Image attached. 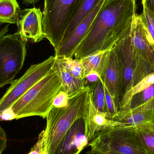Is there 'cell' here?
<instances>
[{
    "instance_id": "3957f363",
    "label": "cell",
    "mask_w": 154,
    "mask_h": 154,
    "mask_svg": "<svg viewBox=\"0 0 154 154\" xmlns=\"http://www.w3.org/2000/svg\"><path fill=\"white\" fill-rule=\"evenodd\" d=\"M89 91V86L88 85L76 95L69 98L66 106L53 107L49 112L44 129L48 154H55L60 143L74 122L84 116Z\"/></svg>"
},
{
    "instance_id": "e575fe53",
    "label": "cell",
    "mask_w": 154,
    "mask_h": 154,
    "mask_svg": "<svg viewBox=\"0 0 154 154\" xmlns=\"http://www.w3.org/2000/svg\"><path fill=\"white\" fill-rule=\"evenodd\" d=\"M85 154H101L99 153L98 152H96V151H94V150H92V149H91V150H90V151H88V152H87Z\"/></svg>"
},
{
    "instance_id": "836d02e7",
    "label": "cell",
    "mask_w": 154,
    "mask_h": 154,
    "mask_svg": "<svg viewBox=\"0 0 154 154\" xmlns=\"http://www.w3.org/2000/svg\"><path fill=\"white\" fill-rule=\"evenodd\" d=\"M23 3L25 5H30L36 4L40 0H22Z\"/></svg>"
},
{
    "instance_id": "8fae6325",
    "label": "cell",
    "mask_w": 154,
    "mask_h": 154,
    "mask_svg": "<svg viewBox=\"0 0 154 154\" xmlns=\"http://www.w3.org/2000/svg\"><path fill=\"white\" fill-rule=\"evenodd\" d=\"M130 36L135 51L154 70V41L140 15L134 16Z\"/></svg>"
},
{
    "instance_id": "e0dca14e",
    "label": "cell",
    "mask_w": 154,
    "mask_h": 154,
    "mask_svg": "<svg viewBox=\"0 0 154 154\" xmlns=\"http://www.w3.org/2000/svg\"><path fill=\"white\" fill-rule=\"evenodd\" d=\"M100 0H76L69 24L66 30L62 42L66 39L78 24L86 18Z\"/></svg>"
},
{
    "instance_id": "f1b7e54d",
    "label": "cell",
    "mask_w": 154,
    "mask_h": 154,
    "mask_svg": "<svg viewBox=\"0 0 154 154\" xmlns=\"http://www.w3.org/2000/svg\"><path fill=\"white\" fill-rule=\"evenodd\" d=\"M69 100V97L67 94L60 89L59 93L54 98L52 106L55 107H64L68 105Z\"/></svg>"
},
{
    "instance_id": "ac0fdd59",
    "label": "cell",
    "mask_w": 154,
    "mask_h": 154,
    "mask_svg": "<svg viewBox=\"0 0 154 154\" xmlns=\"http://www.w3.org/2000/svg\"><path fill=\"white\" fill-rule=\"evenodd\" d=\"M109 51H101L81 59L85 70V76L90 72H95L100 77L106 65Z\"/></svg>"
},
{
    "instance_id": "52a82bcc",
    "label": "cell",
    "mask_w": 154,
    "mask_h": 154,
    "mask_svg": "<svg viewBox=\"0 0 154 154\" xmlns=\"http://www.w3.org/2000/svg\"><path fill=\"white\" fill-rule=\"evenodd\" d=\"M93 140L123 154H152L143 144L135 127L108 128L99 132Z\"/></svg>"
},
{
    "instance_id": "9a60e30c",
    "label": "cell",
    "mask_w": 154,
    "mask_h": 154,
    "mask_svg": "<svg viewBox=\"0 0 154 154\" xmlns=\"http://www.w3.org/2000/svg\"><path fill=\"white\" fill-rule=\"evenodd\" d=\"M100 78L111 97L115 100L119 108L121 75L119 60L114 48L109 51L106 65Z\"/></svg>"
},
{
    "instance_id": "cb8c5ba5",
    "label": "cell",
    "mask_w": 154,
    "mask_h": 154,
    "mask_svg": "<svg viewBox=\"0 0 154 154\" xmlns=\"http://www.w3.org/2000/svg\"><path fill=\"white\" fill-rule=\"evenodd\" d=\"M154 96V84H153L133 96L129 109L143 105L153 97Z\"/></svg>"
},
{
    "instance_id": "2e32d148",
    "label": "cell",
    "mask_w": 154,
    "mask_h": 154,
    "mask_svg": "<svg viewBox=\"0 0 154 154\" xmlns=\"http://www.w3.org/2000/svg\"><path fill=\"white\" fill-rule=\"evenodd\" d=\"M52 69L61 82V90L67 94L69 98L76 95L87 86L85 79H79L69 74L56 59Z\"/></svg>"
},
{
    "instance_id": "7a4b0ae2",
    "label": "cell",
    "mask_w": 154,
    "mask_h": 154,
    "mask_svg": "<svg viewBox=\"0 0 154 154\" xmlns=\"http://www.w3.org/2000/svg\"><path fill=\"white\" fill-rule=\"evenodd\" d=\"M61 84L52 69L49 73L17 100L0 116L1 121H10L38 116L46 118L53 107L54 98Z\"/></svg>"
},
{
    "instance_id": "6da1fadb",
    "label": "cell",
    "mask_w": 154,
    "mask_h": 154,
    "mask_svg": "<svg viewBox=\"0 0 154 154\" xmlns=\"http://www.w3.org/2000/svg\"><path fill=\"white\" fill-rule=\"evenodd\" d=\"M136 0H105L75 53L83 58L114 48L131 33Z\"/></svg>"
},
{
    "instance_id": "5b68a950",
    "label": "cell",
    "mask_w": 154,
    "mask_h": 154,
    "mask_svg": "<svg viewBox=\"0 0 154 154\" xmlns=\"http://www.w3.org/2000/svg\"><path fill=\"white\" fill-rule=\"evenodd\" d=\"M26 43L16 32L0 38V88L12 83L23 67Z\"/></svg>"
},
{
    "instance_id": "9c48e42d",
    "label": "cell",
    "mask_w": 154,
    "mask_h": 154,
    "mask_svg": "<svg viewBox=\"0 0 154 154\" xmlns=\"http://www.w3.org/2000/svg\"><path fill=\"white\" fill-rule=\"evenodd\" d=\"M43 13L39 8L21 10L18 14L16 24L17 33L23 39L34 43L40 42L45 38L42 27Z\"/></svg>"
},
{
    "instance_id": "7c38bea8",
    "label": "cell",
    "mask_w": 154,
    "mask_h": 154,
    "mask_svg": "<svg viewBox=\"0 0 154 154\" xmlns=\"http://www.w3.org/2000/svg\"><path fill=\"white\" fill-rule=\"evenodd\" d=\"M113 120L122 126L143 128L154 131V96L143 105L119 111Z\"/></svg>"
},
{
    "instance_id": "7402d4cb",
    "label": "cell",
    "mask_w": 154,
    "mask_h": 154,
    "mask_svg": "<svg viewBox=\"0 0 154 154\" xmlns=\"http://www.w3.org/2000/svg\"><path fill=\"white\" fill-rule=\"evenodd\" d=\"M55 57L69 74L79 79H85V70L81 60L65 57Z\"/></svg>"
},
{
    "instance_id": "484cf974",
    "label": "cell",
    "mask_w": 154,
    "mask_h": 154,
    "mask_svg": "<svg viewBox=\"0 0 154 154\" xmlns=\"http://www.w3.org/2000/svg\"><path fill=\"white\" fill-rule=\"evenodd\" d=\"M142 21L147 29L154 41V16L144 5H143V11L140 15Z\"/></svg>"
},
{
    "instance_id": "1f68e13d",
    "label": "cell",
    "mask_w": 154,
    "mask_h": 154,
    "mask_svg": "<svg viewBox=\"0 0 154 154\" xmlns=\"http://www.w3.org/2000/svg\"><path fill=\"white\" fill-rule=\"evenodd\" d=\"M142 2L154 16V0H142Z\"/></svg>"
},
{
    "instance_id": "d6a6232c",
    "label": "cell",
    "mask_w": 154,
    "mask_h": 154,
    "mask_svg": "<svg viewBox=\"0 0 154 154\" xmlns=\"http://www.w3.org/2000/svg\"><path fill=\"white\" fill-rule=\"evenodd\" d=\"M9 24L0 23V38L6 35L9 31Z\"/></svg>"
},
{
    "instance_id": "4316f807",
    "label": "cell",
    "mask_w": 154,
    "mask_h": 154,
    "mask_svg": "<svg viewBox=\"0 0 154 154\" xmlns=\"http://www.w3.org/2000/svg\"><path fill=\"white\" fill-rule=\"evenodd\" d=\"M105 91L108 116L109 119L113 120L118 113V106L105 87Z\"/></svg>"
},
{
    "instance_id": "277c9868",
    "label": "cell",
    "mask_w": 154,
    "mask_h": 154,
    "mask_svg": "<svg viewBox=\"0 0 154 154\" xmlns=\"http://www.w3.org/2000/svg\"><path fill=\"white\" fill-rule=\"evenodd\" d=\"M76 0H44L42 27L44 37L55 50L62 42Z\"/></svg>"
},
{
    "instance_id": "ffe728a7",
    "label": "cell",
    "mask_w": 154,
    "mask_h": 154,
    "mask_svg": "<svg viewBox=\"0 0 154 154\" xmlns=\"http://www.w3.org/2000/svg\"><path fill=\"white\" fill-rule=\"evenodd\" d=\"M88 86L90 90V94L93 106L97 110L107 114L108 116L105 87L101 79L100 78L97 81L91 83V85Z\"/></svg>"
},
{
    "instance_id": "d4e9b609",
    "label": "cell",
    "mask_w": 154,
    "mask_h": 154,
    "mask_svg": "<svg viewBox=\"0 0 154 154\" xmlns=\"http://www.w3.org/2000/svg\"><path fill=\"white\" fill-rule=\"evenodd\" d=\"M137 133L146 150L154 154V131L143 128H137Z\"/></svg>"
},
{
    "instance_id": "4dcf8cb0",
    "label": "cell",
    "mask_w": 154,
    "mask_h": 154,
    "mask_svg": "<svg viewBox=\"0 0 154 154\" xmlns=\"http://www.w3.org/2000/svg\"><path fill=\"white\" fill-rule=\"evenodd\" d=\"M99 79L100 76L98 74L95 72H90L85 76V80L91 83L96 82Z\"/></svg>"
},
{
    "instance_id": "83f0119b",
    "label": "cell",
    "mask_w": 154,
    "mask_h": 154,
    "mask_svg": "<svg viewBox=\"0 0 154 154\" xmlns=\"http://www.w3.org/2000/svg\"><path fill=\"white\" fill-rule=\"evenodd\" d=\"M28 154H48L46 148L44 130L41 132L38 141Z\"/></svg>"
},
{
    "instance_id": "f546056e",
    "label": "cell",
    "mask_w": 154,
    "mask_h": 154,
    "mask_svg": "<svg viewBox=\"0 0 154 154\" xmlns=\"http://www.w3.org/2000/svg\"><path fill=\"white\" fill-rule=\"evenodd\" d=\"M7 146V136L3 129L0 126V154H2Z\"/></svg>"
},
{
    "instance_id": "5bb4252c",
    "label": "cell",
    "mask_w": 154,
    "mask_h": 154,
    "mask_svg": "<svg viewBox=\"0 0 154 154\" xmlns=\"http://www.w3.org/2000/svg\"><path fill=\"white\" fill-rule=\"evenodd\" d=\"M83 118L85 120L86 136L89 143L102 130L111 127L120 126L119 122L109 119L107 114L100 112L95 108L91 101L90 91Z\"/></svg>"
},
{
    "instance_id": "8992f818",
    "label": "cell",
    "mask_w": 154,
    "mask_h": 154,
    "mask_svg": "<svg viewBox=\"0 0 154 154\" xmlns=\"http://www.w3.org/2000/svg\"><path fill=\"white\" fill-rule=\"evenodd\" d=\"M55 60V56H51L41 63L32 65L22 76L14 80L0 99V116L49 73Z\"/></svg>"
},
{
    "instance_id": "ba28073f",
    "label": "cell",
    "mask_w": 154,
    "mask_h": 154,
    "mask_svg": "<svg viewBox=\"0 0 154 154\" xmlns=\"http://www.w3.org/2000/svg\"><path fill=\"white\" fill-rule=\"evenodd\" d=\"M114 49L117 54L120 66V102L125 95L134 87L135 61L130 35L121 40Z\"/></svg>"
},
{
    "instance_id": "d6986e66",
    "label": "cell",
    "mask_w": 154,
    "mask_h": 154,
    "mask_svg": "<svg viewBox=\"0 0 154 154\" xmlns=\"http://www.w3.org/2000/svg\"><path fill=\"white\" fill-rule=\"evenodd\" d=\"M20 10L17 0H0V23L16 24Z\"/></svg>"
},
{
    "instance_id": "4fadbf2b",
    "label": "cell",
    "mask_w": 154,
    "mask_h": 154,
    "mask_svg": "<svg viewBox=\"0 0 154 154\" xmlns=\"http://www.w3.org/2000/svg\"><path fill=\"white\" fill-rule=\"evenodd\" d=\"M89 143L83 117L74 122L60 141L55 154H79Z\"/></svg>"
},
{
    "instance_id": "603a6c76",
    "label": "cell",
    "mask_w": 154,
    "mask_h": 154,
    "mask_svg": "<svg viewBox=\"0 0 154 154\" xmlns=\"http://www.w3.org/2000/svg\"><path fill=\"white\" fill-rule=\"evenodd\" d=\"M135 61L134 75V87L143 80L149 75L154 73V70L141 57L133 48Z\"/></svg>"
},
{
    "instance_id": "30bf717a",
    "label": "cell",
    "mask_w": 154,
    "mask_h": 154,
    "mask_svg": "<svg viewBox=\"0 0 154 154\" xmlns=\"http://www.w3.org/2000/svg\"><path fill=\"white\" fill-rule=\"evenodd\" d=\"M105 0H100L92 11L75 28L58 48L55 50L56 57L73 58L77 48L87 35L91 25L104 4Z\"/></svg>"
},
{
    "instance_id": "44dd1931",
    "label": "cell",
    "mask_w": 154,
    "mask_h": 154,
    "mask_svg": "<svg viewBox=\"0 0 154 154\" xmlns=\"http://www.w3.org/2000/svg\"><path fill=\"white\" fill-rule=\"evenodd\" d=\"M154 84V73L146 77L139 83L135 85L120 100L119 106V111H125L129 109L130 102L135 94L142 91L144 89Z\"/></svg>"
}]
</instances>
